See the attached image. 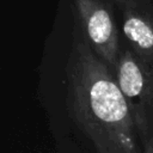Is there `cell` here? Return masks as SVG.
<instances>
[{
	"label": "cell",
	"instance_id": "4",
	"mask_svg": "<svg viewBox=\"0 0 153 153\" xmlns=\"http://www.w3.org/2000/svg\"><path fill=\"white\" fill-rule=\"evenodd\" d=\"M122 13V30L130 50L153 66V5L148 0H114Z\"/></svg>",
	"mask_w": 153,
	"mask_h": 153
},
{
	"label": "cell",
	"instance_id": "1",
	"mask_svg": "<svg viewBox=\"0 0 153 153\" xmlns=\"http://www.w3.org/2000/svg\"><path fill=\"white\" fill-rule=\"evenodd\" d=\"M66 81L68 116L96 153H142L131 112L115 75L85 41L76 22Z\"/></svg>",
	"mask_w": 153,
	"mask_h": 153
},
{
	"label": "cell",
	"instance_id": "2",
	"mask_svg": "<svg viewBox=\"0 0 153 153\" xmlns=\"http://www.w3.org/2000/svg\"><path fill=\"white\" fill-rule=\"evenodd\" d=\"M112 73L143 146L153 135V66L146 65L130 49H126L120 53Z\"/></svg>",
	"mask_w": 153,
	"mask_h": 153
},
{
	"label": "cell",
	"instance_id": "3",
	"mask_svg": "<svg viewBox=\"0 0 153 153\" xmlns=\"http://www.w3.org/2000/svg\"><path fill=\"white\" fill-rule=\"evenodd\" d=\"M73 7L85 41L112 71L121 49L111 0H73Z\"/></svg>",
	"mask_w": 153,
	"mask_h": 153
},
{
	"label": "cell",
	"instance_id": "5",
	"mask_svg": "<svg viewBox=\"0 0 153 153\" xmlns=\"http://www.w3.org/2000/svg\"><path fill=\"white\" fill-rule=\"evenodd\" d=\"M142 153H153V135L148 139V141L142 146Z\"/></svg>",
	"mask_w": 153,
	"mask_h": 153
}]
</instances>
